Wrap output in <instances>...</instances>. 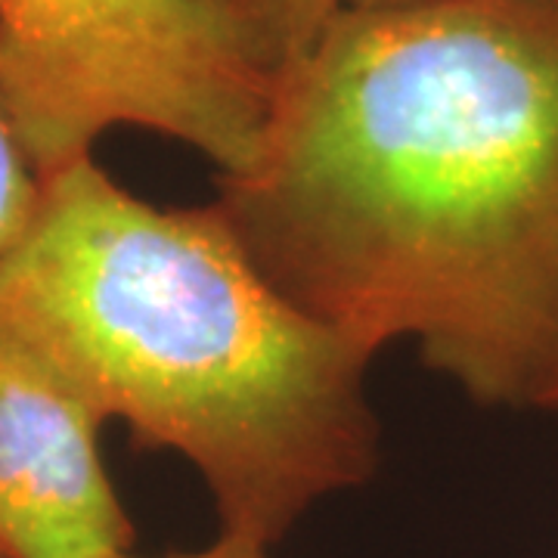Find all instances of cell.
<instances>
[{
  "mask_svg": "<svg viewBox=\"0 0 558 558\" xmlns=\"http://www.w3.org/2000/svg\"><path fill=\"white\" fill-rule=\"evenodd\" d=\"M215 205L304 314L534 407L558 363V3H341Z\"/></svg>",
  "mask_w": 558,
  "mask_h": 558,
  "instance_id": "1",
  "label": "cell"
},
{
  "mask_svg": "<svg viewBox=\"0 0 558 558\" xmlns=\"http://www.w3.org/2000/svg\"><path fill=\"white\" fill-rule=\"evenodd\" d=\"M0 354L190 459L220 534L267 549L379 462L376 354L279 295L215 202L156 208L94 156L0 258Z\"/></svg>",
  "mask_w": 558,
  "mask_h": 558,
  "instance_id": "2",
  "label": "cell"
},
{
  "mask_svg": "<svg viewBox=\"0 0 558 558\" xmlns=\"http://www.w3.org/2000/svg\"><path fill=\"white\" fill-rule=\"evenodd\" d=\"M277 72L236 0H0V109L40 178L112 128L255 159Z\"/></svg>",
  "mask_w": 558,
  "mask_h": 558,
  "instance_id": "3",
  "label": "cell"
},
{
  "mask_svg": "<svg viewBox=\"0 0 558 558\" xmlns=\"http://www.w3.org/2000/svg\"><path fill=\"white\" fill-rule=\"evenodd\" d=\"M100 418L0 354V549L10 558H106L134 546L100 457Z\"/></svg>",
  "mask_w": 558,
  "mask_h": 558,
  "instance_id": "4",
  "label": "cell"
},
{
  "mask_svg": "<svg viewBox=\"0 0 558 558\" xmlns=\"http://www.w3.org/2000/svg\"><path fill=\"white\" fill-rule=\"evenodd\" d=\"M264 62L282 72L317 40L341 0H236Z\"/></svg>",
  "mask_w": 558,
  "mask_h": 558,
  "instance_id": "5",
  "label": "cell"
},
{
  "mask_svg": "<svg viewBox=\"0 0 558 558\" xmlns=\"http://www.w3.org/2000/svg\"><path fill=\"white\" fill-rule=\"evenodd\" d=\"M40 183L35 161L28 159L20 134L0 109V258L10 245L20 240L25 223L32 218L40 196Z\"/></svg>",
  "mask_w": 558,
  "mask_h": 558,
  "instance_id": "6",
  "label": "cell"
},
{
  "mask_svg": "<svg viewBox=\"0 0 558 558\" xmlns=\"http://www.w3.org/2000/svg\"><path fill=\"white\" fill-rule=\"evenodd\" d=\"M106 558H140L128 553H116V556ZM161 558H270V549L267 546H258V543H248V539L240 537H227L220 534L218 543H211L208 549H199V553H183V556H161Z\"/></svg>",
  "mask_w": 558,
  "mask_h": 558,
  "instance_id": "7",
  "label": "cell"
},
{
  "mask_svg": "<svg viewBox=\"0 0 558 558\" xmlns=\"http://www.w3.org/2000/svg\"><path fill=\"white\" fill-rule=\"evenodd\" d=\"M537 403L534 407H539V410H558V366L553 369V376H549V381L539 388L537 395Z\"/></svg>",
  "mask_w": 558,
  "mask_h": 558,
  "instance_id": "8",
  "label": "cell"
},
{
  "mask_svg": "<svg viewBox=\"0 0 558 558\" xmlns=\"http://www.w3.org/2000/svg\"><path fill=\"white\" fill-rule=\"evenodd\" d=\"M341 3H351V7H381V3H410V0H341ZM558 3V0H553Z\"/></svg>",
  "mask_w": 558,
  "mask_h": 558,
  "instance_id": "9",
  "label": "cell"
},
{
  "mask_svg": "<svg viewBox=\"0 0 558 558\" xmlns=\"http://www.w3.org/2000/svg\"><path fill=\"white\" fill-rule=\"evenodd\" d=\"M0 558H10V556H7V553H3V549H0Z\"/></svg>",
  "mask_w": 558,
  "mask_h": 558,
  "instance_id": "10",
  "label": "cell"
}]
</instances>
